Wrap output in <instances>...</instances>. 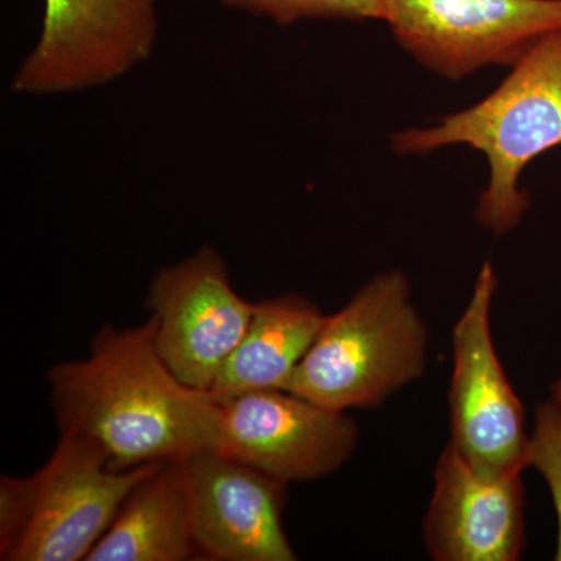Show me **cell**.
<instances>
[{"label":"cell","instance_id":"obj_8","mask_svg":"<svg viewBox=\"0 0 561 561\" xmlns=\"http://www.w3.org/2000/svg\"><path fill=\"white\" fill-rule=\"evenodd\" d=\"M219 404L213 451L284 483L309 482L343 467L359 427L343 411L287 390H257Z\"/></svg>","mask_w":561,"mask_h":561},{"label":"cell","instance_id":"obj_2","mask_svg":"<svg viewBox=\"0 0 561 561\" xmlns=\"http://www.w3.org/2000/svg\"><path fill=\"white\" fill-rule=\"evenodd\" d=\"M457 144L489 161L490 180L476 219L496 236L515 230L530 208L529 194L519 186L523 172L561 146V31L535 44L483 101L391 138L398 154H426Z\"/></svg>","mask_w":561,"mask_h":561},{"label":"cell","instance_id":"obj_16","mask_svg":"<svg viewBox=\"0 0 561 561\" xmlns=\"http://www.w3.org/2000/svg\"><path fill=\"white\" fill-rule=\"evenodd\" d=\"M41 482L39 470L31 476L0 479V559L9 560L31 526Z\"/></svg>","mask_w":561,"mask_h":561},{"label":"cell","instance_id":"obj_17","mask_svg":"<svg viewBox=\"0 0 561 561\" xmlns=\"http://www.w3.org/2000/svg\"><path fill=\"white\" fill-rule=\"evenodd\" d=\"M552 401H556L557 404L561 405V379L552 386Z\"/></svg>","mask_w":561,"mask_h":561},{"label":"cell","instance_id":"obj_3","mask_svg":"<svg viewBox=\"0 0 561 561\" xmlns=\"http://www.w3.org/2000/svg\"><path fill=\"white\" fill-rule=\"evenodd\" d=\"M426 348L411 284L382 273L327 316L286 390L335 411L373 408L423 375Z\"/></svg>","mask_w":561,"mask_h":561},{"label":"cell","instance_id":"obj_15","mask_svg":"<svg viewBox=\"0 0 561 561\" xmlns=\"http://www.w3.org/2000/svg\"><path fill=\"white\" fill-rule=\"evenodd\" d=\"M524 465L537 468L551 489L559 518L556 560L561 561V405L556 401L538 405Z\"/></svg>","mask_w":561,"mask_h":561},{"label":"cell","instance_id":"obj_6","mask_svg":"<svg viewBox=\"0 0 561 561\" xmlns=\"http://www.w3.org/2000/svg\"><path fill=\"white\" fill-rule=\"evenodd\" d=\"M497 278L485 262L471 300L454 327L453 445L476 470L489 474L523 471L529 437L523 402L516 397L491 337V305Z\"/></svg>","mask_w":561,"mask_h":561},{"label":"cell","instance_id":"obj_10","mask_svg":"<svg viewBox=\"0 0 561 561\" xmlns=\"http://www.w3.org/2000/svg\"><path fill=\"white\" fill-rule=\"evenodd\" d=\"M197 557L214 561H294L284 530L287 483L210 449L181 459Z\"/></svg>","mask_w":561,"mask_h":561},{"label":"cell","instance_id":"obj_13","mask_svg":"<svg viewBox=\"0 0 561 561\" xmlns=\"http://www.w3.org/2000/svg\"><path fill=\"white\" fill-rule=\"evenodd\" d=\"M197 559L183 461L162 463L140 481L87 561Z\"/></svg>","mask_w":561,"mask_h":561},{"label":"cell","instance_id":"obj_5","mask_svg":"<svg viewBox=\"0 0 561 561\" xmlns=\"http://www.w3.org/2000/svg\"><path fill=\"white\" fill-rule=\"evenodd\" d=\"M158 31L157 0H44L38 43L11 91L49 95L110 83L150 57Z\"/></svg>","mask_w":561,"mask_h":561},{"label":"cell","instance_id":"obj_14","mask_svg":"<svg viewBox=\"0 0 561 561\" xmlns=\"http://www.w3.org/2000/svg\"><path fill=\"white\" fill-rule=\"evenodd\" d=\"M279 25L302 20L383 21L382 0H221Z\"/></svg>","mask_w":561,"mask_h":561},{"label":"cell","instance_id":"obj_12","mask_svg":"<svg viewBox=\"0 0 561 561\" xmlns=\"http://www.w3.org/2000/svg\"><path fill=\"white\" fill-rule=\"evenodd\" d=\"M327 316L301 295L254 302L249 330L210 387L216 402L257 390H286Z\"/></svg>","mask_w":561,"mask_h":561},{"label":"cell","instance_id":"obj_4","mask_svg":"<svg viewBox=\"0 0 561 561\" xmlns=\"http://www.w3.org/2000/svg\"><path fill=\"white\" fill-rule=\"evenodd\" d=\"M383 22L424 68L461 80L486 66L513 68L561 31V0H382Z\"/></svg>","mask_w":561,"mask_h":561},{"label":"cell","instance_id":"obj_9","mask_svg":"<svg viewBox=\"0 0 561 561\" xmlns=\"http://www.w3.org/2000/svg\"><path fill=\"white\" fill-rule=\"evenodd\" d=\"M161 465L117 470L98 443L61 434L50 459L39 468L31 526L7 561L87 560L131 490Z\"/></svg>","mask_w":561,"mask_h":561},{"label":"cell","instance_id":"obj_1","mask_svg":"<svg viewBox=\"0 0 561 561\" xmlns=\"http://www.w3.org/2000/svg\"><path fill=\"white\" fill-rule=\"evenodd\" d=\"M47 381L60 434L98 443L117 470L216 446L219 404L161 359L151 317L140 327L102 328L84 359L55 364Z\"/></svg>","mask_w":561,"mask_h":561},{"label":"cell","instance_id":"obj_11","mask_svg":"<svg viewBox=\"0 0 561 561\" xmlns=\"http://www.w3.org/2000/svg\"><path fill=\"white\" fill-rule=\"evenodd\" d=\"M424 540L438 561H513L524 546L522 471L481 472L449 443L438 459Z\"/></svg>","mask_w":561,"mask_h":561},{"label":"cell","instance_id":"obj_7","mask_svg":"<svg viewBox=\"0 0 561 561\" xmlns=\"http://www.w3.org/2000/svg\"><path fill=\"white\" fill-rule=\"evenodd\" d=\"M147 306L161 359L186 386L208 391L253 319L254 302L232 287L224 257L203 247L162 268Z\"/></svg>","mask_w":561,"mask_h":561}]
</instances>
